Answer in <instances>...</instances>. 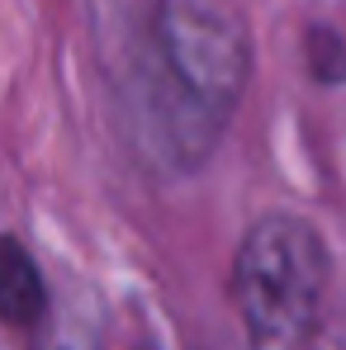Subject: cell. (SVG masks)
Listing matches in <instances>:
<instances>
[{
    "mask_svg": "<svg viewBox=\"0 0 346 350\" xmlns=\"http://www.w3.org/2000/svg\"><path fill=\"white\" fill-rule=\"evenodd\" d=\"M328 251L313 223L261 213L232 256V303L251 350H313L323 332Z\"/></svg>",
    "mask_w": 346,
    "mask_h": 350,
    "instance_id": "obj_1",
    "label": "cell"
},
{
    "mask_svg": "<svg viewBox=\"0 0 346 350\" xmlns=\"http://www.w3.org/2000/svg\"><path fill=\"white\" fill-rule=\"evenodd\" d=\"M147 53L214 123H228L251 76V38L237 0H152Z\"/></svg>",
    "mask_w": 346,
    "mask_h": 350,
    "instance_id": "obj_2",
    "label": "cell"
},
{
    "mask_svg": "<svg viewBox=\"0 0 346 350\" xmlns=\"http://www.w3.org/2000/svg\"><path fill=\"white\" fill-rule=\"evenodd\" d=\"M0 322L34 332L48 322V284L19 237H0Z\"/></svg>",
    "mask_w": 346,
    "mask_h": 350,
    "instance_id": "obj_3",
    "label": "cell"
},
{
    "mask_svg": "<svg viewBox=\"0 0 346 350\" xmlns=\"http://www.w3.org/2000/svg\"><path fill=\"white\" fill-rule=\"evenodd\" d=\"M308 71L323 85H342L346 81V43L328 24H313L308 29Z\"/></svg>",
    "mask_w": 346,
    "mask_h": 350,
    "instance_id": "obj_4",
    "label": "cell"
},
{
    "mask_svg": "<svg viewBox=\"0 0 346 350\" xmlns=\"http://www.w3.org/2000/svg\"><path fill=\"white\" fill-rule=\"evenodd\" d=\"M43 350H100V332L90 317H62L53 336L43 341Z\"/></svg>",
    "mask_w": 346,
    "mask_h": 350,
    "instance_id": "obj_5",
    "label": "cell"
},
{
    "mask_svg": "<svg viewBox=\"0 0 346 350\" xmlns=\"http://www.w3.org/2000/svg\"><path fill=\"white\" fill-rule=\"evenodd\" d=\"M143 350H152V346H143Z\"/></svg>",
    "mask_w": 346,
    "mask_h": 350,
    "instance_id": "obj_6",
    "label": "cell"
}]
</instances>
